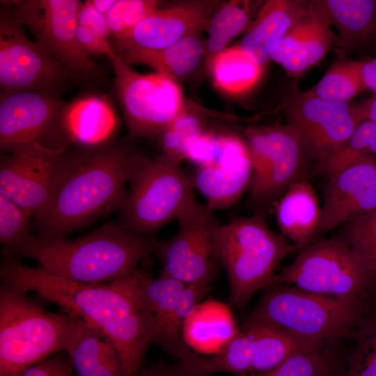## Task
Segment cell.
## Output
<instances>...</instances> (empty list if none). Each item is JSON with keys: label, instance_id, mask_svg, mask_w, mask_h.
Wrapping results in <instances>:
<instances>
[{"label": "cell", "instance_id": "d6986e66", "mask_svg": "<svg viewBox=\"0 0 376 376\" xmlns=\"http://www.w3.org/2000/svg\"><path fill=\"white\" fill-rule=\"evenodd\" d=\"M252 178L283 179L300 164L304 152L295 132L288 126L251 127L246 130Z\"/></svg>", "mask_w": 376, "mask_h": 376}, {"label": "cell", "instance_id": "5b68a950", "mask_svg": "<svg viewBox=\"0 0 376 376\" xmlns=\"http://www.w3.org/2000/svg\"><path fill=\"white\" fill-rule=\"evenodd\" d=\"M217 245L228 276L230 304L237 308L245 306L258 290L267 289L281 261L297 249L260 214L219 225Z\"/></svg>", "mask_w": 376, "mask_h": 376}, {"label": "cell", "instance_id": "f35d334b", "mask_svg": "<svg viewBox=\"0 0 376 376\" xmlns=\"http://www.w3.org/2000/svg\"><path fill=\"white\" fill-rule=\"evenodd\" d=\"M33 216L22 207L0 195V242L13 253L31 235Z\"/></svg>", "mask_w": 376, "mask_h": 376}, {"label": "cell", "instance_id": "484cf974", "mask_svg": "<svg viewBox=\"0 0 376 376\" xmlns=\"http://www.w3.org/2000/svg\"><path fill=\"white\" fill-rule=\"evenodd\" d=\"M204 52L197 34L187 36L165 48L130 49L117 54L127 64H140L172 79L185 76L198 65Z\"/></svg>", "mask_w": 376, "mask_h": 376}, {"label": "cell", "instance_id": "7402d4cb", "mask_svg": "<svg viewBox=\"0 0 376 376\" xmlns=\"http://www.w3.org/2000/svg\"><path fill=\"white\" fill-rule=\"evenodd\" d=\"M320 211L315 190L304 178L294 182L275 205L281 233L297 249H303L316 239Z\"/></svg>", "mask_w": 376, "mask_h": 376}, {"label": "cell", "instance_id": "60d3db41", "mask_svg": "<svg viewBox=\"0 0 376 376\" xmlns=\"http://www.w3.org/2000/svg\"><path fill=\"white\" fill-rule=\"evenodd\" d=\"M217 141V134L204 132L189 149L186 159L195 164L196 167L210 164L215 154Z\"/></svg>", "mask_w": 376, "mask_h": 376}, {"label": "cell", "instance_id": "ab89813d", "mask_svg": "<svg viewBox=\"0 0 376 376\" xmlns=\"http://www.w3.org/2000/svg\"><path fill=\"white\" fill-rule=\"evenodd\" d=\"M73 371L70 357L60 352L24 369L17 376H72Z\"/></svg>", "mask_w": 376, "mask_h": 376}, {"label": "cell", "instance_id": "7dc6e473", "mask_svg": "<svg viewBox=\"0 0 376 376\" xmlns=\"http://www.w3.org/2000/svg\"><path fill=\"white\" fill-rule=\"evenodd\" d=\"M141 376H178L172 370L171 367H157L146 370Z\"/></svg>", "mask_w": 376, "mask_h": 376}, {"label": "cell", "instance_id": "8d00e7d4", "mask_svg": "<svg viewBox=\"0 0 376 376\" xmlns=\"http://www.w3.org/2000/svg\"><path fill=\"white\" fill-rule=\"evenodd\" d=\"M155 0H116L106 15L111 40L120 39L158 10Z\"/></svg>", "mask_w": 376, "mask_h": 376}, {"label": "cell", "instance_id": "44dd1931", "mask_svg": "<svg viewBox=\"0 0 376 376\" xmlns=\"http://www.w3.org/2000/svg\"><path fill=\"white\" fill-rule=\"evenodd\" d=\"M308 3L301 0L266 1L242 38L240 47L263 66L269 59L271 47L304 15Z\"/></svg>", "mask_w": 376, "mask_h": 376}, {"label": "cell", "instance_id": "836d02e7", "mask_svg": "<svg viewBox=\"0 0 376 376\" xmlns=\"http://www.w3.org/2000/svg\"><path fill=\"white\" fill-rule=\"evenodd\" d=\"M334 344L295 356L269 371L249 376H338L340 363Z\"/></svg>", "mask_w": 376, "mask_h": 376}, {"label": "cell", "instance_id": "74e56055", "mask_svg": "<svg viewBox=\"0 0 376 376\" xmlns=\"http://www.w3.org/2000/svg\"><path fill=\"white\" fill-rule=\"evenodd\" d=\"M324 9L323 1H309L304 15L271 47L269 58L281 65L290 58L315 27Z\"/></svg>", "mask_w": 376, "mask_h": 376}, {"label": "cell", "instance_id": "f1b7e54d", "mask_svg": "<svg viewBox=\"0 0 376 376\" xmlns=\"http://www.w3.org/2000/svg\"><path fill=\"white\" fill-rule=\"evenodd\" d=\"M376 156V123L364 120L335 153L315 165L316 171L327 179L339 171Z\"/></svg>", "mask_w": 376, "mask_h": 376}, {"label": "cell", "instance_id": "8fae6325", "mask_svg": "<svg viewBox=\"0 0 376 376\" xmlns=\"http://www.w3.org/2000/svg\"><path fill=\"white\" fill-rule=\"evenodd\" d=\"M70 159L67 147L56 148L38 143L1 154L0 195L37 218L50 205Z\"/></svg>", "mask_w": 376, "mask_h": 376}, {"label": "cell", "instance_id": "8992f818", "mask_svg": "<svg viewBox=\"0 0 376 376\" xmlns=\"http://www.w3.org/2000/svg\"><path fill=\"white\" fill-rule=\"evenodd\" d=\"M73 318L47 311L26 292L0 286V376H17L24 369L63 352Z\"/></svg>", "mask_w": 376, "mask_h": 376}, {"label": "cell", "instance_id": "52a82bcc", "mask_svg": "<svg viewBox=\"0 0 376 376\" xmlns=\"http://www.w3.org/2000/svg\"><path fill=\"white\" fill-rule=\"evenodd\" d=\"M189 178L163 153L143 156L120 210V224L154 239L166 224L178 220L195 203Z\"/></svg>", "mask_w": 376, "mask_h": 376}, {"label": "cell", "instance_id": "9a60e30c", "mask_svg": "<svg viewBox=\"0 0 376 376\" xmlns=\"http://www.w3.org/2000/svg\"><path fill=\"white\" fill-rule=\"evenodd\" d=\"M59 95L36 90L1 92V154L33 143L48 146L47 139L62 127L66 104Z\"/></svg>", "mask_w": 376, "mask_h": 376}, {"label": "cell", "instance_id": "30bf717a", "mask_svg": "<svg viewBox=\"0 0 376 376\" xmlns=\"http://www.w3.org/2000/svg\"><path fill=\"white\" fill-rule=\"evenodd\" d=\"M4 3V2H3ZM33 35L36 42L58 61L75 81H98L101 70L77 38V0H23L4 3Z\"/></svg>", "mask_w": 376, "mask_h": 376}, {"label": "cell", "instance_id": "d6a6232c", "mask_svg": "<svg viewBox=\"0 0 376 376\" xmlns=\"http://www.w3.org/2000/svg\"><path fill=\"white\" fill-rule=\"evenodd\" d=\"M338 228L336 237L351 249L376 281V207Z\"/></svg>", "mask_w": 376, "mask_h": 376}, {"label": "cell", "instance_id": "e575fe53", "mask_svg": "<svg viewBox=\"0 0 376 376\" xmlns=\"http://www.w3.org/2000/svg\"><path fill=\"white\" fill-rule=\"evenodd\" d=\"M204 132L201 120L187 110L157 136L163 154L180 164L193 143Z\"/></svg>", "mask_w": 376, "mask_h": 376}, {"label": "cell", "instance_id": "3957f363", "mask_svg": "<svg viewBox=\"0 0 376 376\" xmlns=\"http://www.w3.org/2000/svg\"><path fill=\"white\" fill-rule=\"evenodd\" d=\"M154 240L120 224H108L84 237L47 239L32 235L13 256L31 258L54 275L81 283L124 278L154 252Z\"/></svg>", "mask_w": 376, "mask_h": 376}, {"label": "cell", "instance_id": "ee69618b", "mask_svg": "<svg viewBox=\"0 0 376 376\" xmlns=\"http://www.w3.org/2000/svg\"><path fill=\"white\" fill-rule=\"evenodd\" d=\"M356 65L363 90L376 94V58L356 61Z\"/></svg>", "mask_w": 376, "mask_h": 376}, {"label": "cell", "instance_id": "1f68e13d", "mask_svg": "<svg viewBox=\"0 0 376 376\" xmlns=\"http://www.w3.org/2000/svg\"><path fill=\"white\" fill-rule=\"evenodd\" d=\"M363 91L355 61L333 65L311 89L308 96L336 102H350Z\"/></svg>", "mask_w": 376, "mask_h": 376}, {"label": "cell", "instance_id": "4316f807", "mask_svg": "<svg viewBox=\"0 0 376 376\" xmlns=\"http://www.w3.org/2000/svg\"><path fill=\"white\" fill-rule=\"evenodd\" d=\"M115 114L103 97L85 96L66 104L62 114V127L70 136L84 143L103 141L113 130Z\"/></svg>", "mask_w": 376, "mask_h": 376}, {"label": "cell", "instance_id": "277c9868", "mask_svg": "<svg viewBox=\"0 0 376 376\" xmlns=\"http://www.w3.org/2000/svg\"><path fill=\"white\" fill-rule=\"evenodd\" d=\"M366 299L324 295L283 285L268 288L246 323L270 326L324 346L352 336L366 315Z\"/></svg>", "mask_w": 376, "mask_h": 376}, {"label": "cell", "instance_id": "d4e9b609", "mask_svg": "<svg viewBox=\"0 0 376 376\" xmlns=\"http://www.w3.org/2000/svg\"><path fill=\"white\" fill-rule=\"evenodd\" d=\"M237 331L229 308L219 301L208 300L199 303L187 320L183 338L186 344L196 350L217 353Z\"/></svg>", "mask_w": 376, "mask_h": 376}, {"label": "cell", "instance_id": "f6af8a7d", "mask_svg": "<svg viewBox=\"0 0 376 376\" xmlns=\"http://www.w3.org/2000/svg\"><path fill=\"white\" fill-rule=\"evenodd\" d=\"M363 120H370L376 123V94L359 104Z\"/></svg>", "mask_w": 376, "mask_h": 376}, {"label": "cell", "instance_id": "d590c367", "mask_svg": "<svg viewBox=\"0 0 376 376\" xmlns=\"http://www.w3.org/2000/svg\"><path fill=\"white\" fill-rule=\"evenodd\" d=\"M352 337L355 347L344 376H376V313L366 315Z\"/></svg>", "mask_w": 376, "mask_h": 376}, {"label": "cell", "instance_id": "cb8c5ba5", "mask_svg": "<svg viewBox=\"0 0 376 376\" xmlns=\"http://www.w3.org/2000/svg\"><path fill=\"white\" fill-rule=\"evenodd\" d=\"M336 45L346 51L376 45V0H323Z\"/></svg>", "mask_w": 376, "mask_h": 376}, {"label": "cell", "instance_id": "ba28073f", "mask_svg": "<svg viewBox=\"0 0 376 376\" xmlns=\"http://www.w3.org/2000/svg\"><path fill=\"white\" fill-rule=\"evenodd\" d=\"M285 283L316 295L366 299L376 281L345 242L331 237L315 239L301 249L273 276L268 288Z\"/></svg>", "mask_w": 376, "mask_h": 376}, {"label": "cell", "instance_id": "83f0119b", "mask_svg": "<svg viewBox=\"0 0 376 376\" xmlns=\"http://www.w3.org/2000/svg\"><path fill=\"white\" fill-rule=\"evenodd\" d=\"M263 66L238 46L225 49L214 56L212 77L215 86L233 95L242 94L259 81Z\"/></svg>", "mask_w": 376, "mask_h": 376}, {"label": "cell", "instance_id": "5bb4252c", "mask_svg": "<svg viewBox=\"0 0 376 376\" xmlns=\"http://www.w3.org/2000/svg\"><path fill=\"white\" fill-rule=\"evenodd\" d=\"M285 116L306 159L315 165L340 148L363 121L359 104L326 101L304 93L289 99Z\"/></svg>", "mask_w": 376, "mask_h": 376}, {"label": "cell", "instance_id": "ac0fdd59", "mask_svg": "<svg viewBox=\"0 0 376 376\" xmlns=\"http://www.w3.org/2000/svg\"><path fill=\"white\" fill-rule=\"evenodd\" d=\"M186 284L159 276L153 279L146 271L139 296L150 345L159 346L169 354L185 358L193 353L186 344L176 322L177 306Z\"/></svg>", "mask_w": 376, "mask_h": 376}, {"label": "cell", "instance_id": "4fadbf2b", "mask_svg": "<svg viewBox=\"0 0 376 376\" xmlns=\"http://www.w3.org/2000/svg\"><path fill=\"white\" fill-rule=\"evenodd\" d=\"M70 75L52 56L31 41L8 6L0 14L1 92L36 90L60 92Z\"/></svg>", "mask_w": 376, "mask_h": 376}, {"label": "cell", "instance_id": "7bdbcfd3", "mask_svg": "<svg viewBox=\"0 0 376 376\" xmlns=\"http://www.w3.org/2000/svg\"><path fill=\"white\" fill-rule=\"evenodd\" d=\"M77 24L93 29L108 40L111 39L106 17L97 12L88 1L79 3L77 12Z\"/></svg>", "mask_w": 376, "mask_h": 376}, {"label": "cell", "instance_id": "4dcf8cb0", "mask_svg": "<svg viewBox=\"0 0 376 376\" xmlns=\"http://www.w3.org/2000/svg\"><path fill=\"white\" fill-rule=\"evenodd\" d=\"M331 25L325 8L319 21L298 49L281 64L288 75L299 76L326 56L335 39Z\"/></svg>", "mask_w": 376, "mask_h": 376}, {"label": "cell", "instance_id": "f546056e", "mask_svg": "<svg viewBox=\"0 0 376 376\" xmlns=\"http://www.w3.org/2000/svg\"><path fill=\"white\" fill-rule=\"evenodd\" d=\"M251 3L230 1L222 6L211 18L206 48L214 56L247 26L251 16Z\"/></svg>", "mask_w": 376, "mask_h": 376}, {"label": "cell", "instance_id": "b9f144b4", "mask_svg": "<svg viewBox=\"0 0 376 376\" xmlns=\"http://www.w3.org/2000/svg\"><path fill=\"white\" fill-rule=\"evenodd\" d=\"M77 38L83 50L88 56H108L109 52L113 49L108 40L98 34L93 29L77 25Z\"/></svg>", "mask_w": 376, "mask_h": 376}, {"label": "cell", "instance_id": "6da1fadb", "mask_svg": "<svg viewBox=\"0 0 376 376\" xmlns=\"http://www.w3.org/2000/svg\"><path fill=\"white\" fill-rule=\"evenodd\" d=\"M146 270L103 283L68 280L40 267L24 265L3 251L2 281L25 292H34L63 312L100 331L115 345L126 376H139L150 345L141 306L139 288Z\"/></svg>", "mask_w": 376, "mask_h": 376}, {"label": "cell", "instance_id": "603a6c76", "mask_svg": "<svg viewBox=\"0 0 376 376\" xmlns=\"http://www.w3.org/2000/svg\"><path fill=\"white\" fill-rule=\"evenodd\" d=\"M252 175L251 159L196 167L189 177L194 189L205 198L214 211L233 205L249 188Z\"/></svg>", "mask_w": 376, "mask_h": 376}, {"label": "cell", "instance_id": "2e32d148", "mask_svg": "<svg viewBox=\"0 0 376 376\" xmlns=\"http://www.w3.org/2000/svg\"><path fill=\"white\" fill-rule=\"evenodd\" d=\"M214 2L191 1L157 10L120 39L111 40L116 54L169 47L209 26Z\"/></svg>", "mask_w": 376, "mask_h": 376}, {"label": "cell", "instance_id": "7c38bea8", "mask_svg": "<svg viewBox=\"0 0 376 376\" xmlns=\"http://www.w3.org/2000/svg\"><path fill=\"white\" fill-rule=\"evenodd\" d=\"M178 233L154 240V252L162 263L160 276L186 285L210 284L219 262L217 245L219 224L214 210L196 202L178 220Z\"/></svg>", "mask_w": 376, "mask_h": 376}, {"label": "cell", "instance_id": "7a4b0ae2", "mask_svg": "<svg viewBox=\"0 0 376 376\" xmlns=\"http://www.w3.org/2000/svg\"><path fill=\"white\" fill-rule=\"evenodd\" d=\"M143 156L125 143L70 155L68 171L50 205L35 218L38 237H65L120 210Z\"/></svg>", "mask_w": 376, "mask_h": 376}, {"label": "cell", "instance_id": "bcb514c9", "mask_svg": "<svg viewBox=\"0 0 376 376\" xmlns=\"http://www.w3.org/2000/svg\"><path fill=\"white\" fill-rule=\"evenodd\" d=\"M116 0H88L89 4L99 13L106 17Z\"/></svg>", "mask_w": 376, "mask_h": 376}, {"label": "cell", "instance_id": "ffe728a7", "mask_svg": "<svg viewBox=\"0 0 376 376\" xmlns=\"http://www.w3.org/2000/svg\"><path fill=\"white\" fill-rule=\"evenodd\" d=\"M63 352L70 357L77 376H126L113 343L80 319L73 318Z\"/></svg>", "mask_w": 376, "mask_h": 376}, {"label": "cell", "instance_id": "9c48e42d", "mask_svg": "<svg viewBox=\"0 0 376 376\" xmlns=\"http://www.w3.org/2000/svg\"><path fill=\"white\" fill-rule=\"evenodd\" d=\"M115 72V91L131 136L157 137L186 109L179 86L158 72L141 74L112 49L108 54Z\"/></svg>", "mask_w": 376, "mask_h": 376}, {"label": "cell", "instance_id": "e0dca14e", "mask_svg": "<svg viewBox=\"0 0 376 376\" xmlns=\"http://www.w3.org/2000/svg\"><path fill=\"white\" fill-rule=\"evenodd\" d=\"M376 207V162L363 161L327 179L317 237Z\"/></svg>", "mask_w": 376, "mask_h": 376}]
</instances>
